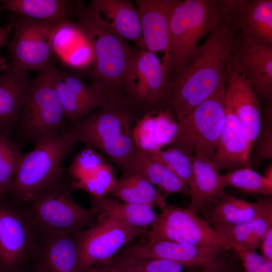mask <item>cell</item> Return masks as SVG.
<instances>
[{
    "mask_svg": "<svg viewBox=\"0 0 272 272\" xmlns=\"http://www.w3.org/2000/svg\"><path fill=\"white\" fill-rule=\"evenodd\" d=\"M220 16L218 25L197 47L182 73L172 80L167 110L176 121L226 88L235 33L231 21Z\"/></svg>",
    "mask_w": 272,
    "mask_h": 272,
    "instance_id": "cell-1",
    "label": "cell"
},
{
    "mask_svg": "<svg viewBox=\"0 0 272 272\" xmlns=\"http://www.w3.org/2000/svg\"><path fill=\"white\" fill-rule=\"evenodd\" d=\"M144 114L125 99H111L66 128L76 143L97 149L123 173L138 150L133 139L134 125Z\"/></svg>",
    "mask_w": 272,
    "mask_h": 272,
    "instance_id": "cell-2",
    "label": "cell"
},
{
    "mask_svg": "<svg viewBox=\"0 0 272 272\" xmlns=\"http://www.w3.org/2000/svg\"><path fill=\"white\" fill-rule=\"evenodd\" d=\"M72 6L78 19L76 25L94 53L93 65L85 74L112 99L124 96L123 79L135 49L108 26L92 1L88 6L81 1H76Z\"/></svg>",
    "mask_w": 272,
    "mask_h": 272,
    "instance_id": "cell-3",
    "label": "cell"
},
{
    "mask_svg": "<svg viewBox=\"0 0 272 272\" xmlns=\"http://www.w3.org/2000/svg\"><path fill=\"white\" fill-rule=\"evenodd\" d=\"M34 149L23 154L8 193L17 201L29 202L60 183L62 162L77 143L66 127L48 132Z\"/></svg>",
    "mask_w": 272,
    "mask_h": 272,
    "instance_id": "cell-4",
    "label": "cell"
},
{
    "mask_svg": "<svg viewBox=\"0 0 272 272\" xmlns=\"http://www.w3.org/2000/svg\"><path fill=\"white\" fill-rule=\"evenodd\" d=\"M218 0H179L170 19L168 51L171 81L181 74L201 38L220 20Z\"/></svg>",
    "mask_w": 272,
    "mask_h": 272,
    "instance_id": "cell-5",
    "label": "cell"
},
{
    "mask_svg": "<svg viewBox=\"0 0 272 272\" xmlns=\"http://www.w3.org/2000/svg\"><path fill=\"white\" fill-rule=\"evenodd\" d=\"M122 87L127 102L144 113L167 110L172 87L168 57L164 56L161 62L155 53L135 49Z\"/></svg>",
    "mask_w": 272,
    "mask_h": 272,
    "instance_id": "cell-6",
    "label": "cell"
},
{
    "mask_svg": "<svg viewBox=\"0 0 272 272\" xmlns=\"http://www.w3.org/2000/svg\"><path fill=\"white\" fill-rule=\"evenodd\" d=\"M226 88L176 120V133L169 147L189 156L213 161L225 119Z\"/></svg>",
    "mask_w": 272,
    "mask_h": 272,
    "instance_id": "cell-7",
    "label": "cell"
},
{
    "mask_svg": "<svg viewBox=\"0 0 272 272\" xmlns=\"http://www.w3.org/2000/svg\"><path fill=\"white\" fill-rule=\"evenodd\" d=\"M57 72L52 61L39 71L23 98L19 116L24 131L36 142L63 126L65 117L56 87Z\"/></svg>",
    "mask_w": 272,
    "mask_h": 272,
    "instance_id": "cell-8",
    "label": "cell"
},
{
    "mask_svg": "<svg viewBox=\"0 0 272 272\" xmlns=\"http://www.w3.org/2000/svg\"><path fill=\"white\" fill-rule=\"evenodd\" d=\"M28 213L37 231L43 234H76L91 225L97 215L77 203L60 183L28 202Z\"/></svg>",
    "mask_w": 272,
    "mask_h": 272,
    "instance_id": "cell-9",
    "label": "cell"
},
{
    "mask_svg": "<svg viewBox=\"0 0 272 272\" xmlns=\"http://www.w3.org/2000/svg\"><path fill=\"white\" fill-rule=\"evenodd\" d=\"M147 231L131 227L108 215H97L87 229L76 234L79 272L107 264L122 248Z\"/></svg>",
    "mask_w": 272,
    "mask_h": 272,
    "instance_id": "cell-10",
    "label": "cell"
},
{
    "mask_svg": "<svg viewBox=\"0 0 272 272\" xmlns=\"http://www.w3.org/2000/svg\"><path fill=\"white\" fill-rule=\"evenodd\" d=\"M10 22L14 29L7 45L11 66L27 72L40 71L53 61L52 41L58 24L17 14Z\"/></svg>",
    "mask_w": 272,
    "mask_h": 272,
    "instance_id": "cell-11",
    "label": "cell"
},
{
    "mask_svg": "<svg viewBox=\"0 0 272 272\" xmlns=\"http://www.w3.org/2000/svg\"><path fill=\"white\" fill-rule=\"evenodd\" d=\"M146 240L181 244L234 247L211 225L187 208L168 205L147 231Z\"/></svg>",
    "mask_w": 272,
    "mask_h": 272,
    "instance_id": "cell-12",
    "label": "cell"
},
{
    "mask_svg": "<svg viewBox=\"0 0 272 272\" xmlns=\"http://www.w3.org/2000/svg\"><path fill=\"white\" fill-rule=\"evenodd\" d=\"M37 230L27 210L0 199V272H16L32 256Z\"/></svg>",
    "mask_w": 272,
    "mask_h": 272,
    "instance_id": "cell-13",
    "label": "cell"
},
{
    "mask_svg": "<svg viewBox=\"0 0 272 272\" xmlns=\"http://www.w3.org/2000/svg\"><path fill=\"white\" fill-rule=\"evenodd\" d=\"M231 65L233 70L250 82L257 96L271 100L272 46L241 33H235Z\"/></svg>",
    "mask_w": 272,
    "mask_h": 272,
    "instance_id": "cell-14",
    "label": "cell"
},
{
    "mask_svg": "<svg viewBox=\"0 0 272 272\" xmlns=\"http://www.w3.org/2000/svg\"><path fill=\"white\" fill-rule=\"evenodd\" d=\"M156 258L199 267L211 272H241L240 259L233 247L186 245L160 241L152 250Z\"/></svg>",
    "mask_w": 272,
    "mask_h": 272,
    "instance_id": "cell-15",
    "label": "cell"
},
{
    "mask_svg": "<svg viewBox=\"0 0 272 272\" xmlns=\"http://www.w3.org/2000/svg\"><path fill=\"white\" fill-rule=\"evenodd\" d=\"M56 87L64 117L76 122L109 102L111 97L101 86L84 82L82 74L57 70Z\"/></svg>",
    "mask_w": 272,
    "mask_h": 272,
    "instance_id": "cell-16",
    "label": "cell"
},
{
    "mask_svg": "<svg viewBox=\"0 0 272 272\" xmlns=\"http://www.w3.org/2000/svg\"><path fill=\"white\" fill-rule=\"evenodd\" d=\"M251 147L244 129L226 101L225 122L213 162L219 171L251 168L250 162Z\"/></svg>",
    "mask_w": 272,
    "mask_h": 272,
    "instance_id": "cell-17",
    "label": "cell"
},
{
    "mask_svg": "<svg viewBox=\"0 0 272 272\" xmlns=\"http://www.w3.org/2000/svg\"><path fill=\"white\" fill-rule=\"evenodd\" d=\"M179 0H134L142 29V49L153 53L168 51L170 22Z\"/></svg>",
    "mask_w": 272,
    "mask_h": 272,
    "instance_id": "cell-18",
    "label": "cell"
},
{
    "mask_svg": "<svg viewBox=\"0 0 272 272\" xmlns=\"http://www.w3.org/2000/svg\"><path fill=\"white\" fill-rule=\"evenodd\" d=\"M256 197V201L250 202L225 193L203 206L199 212L212 226L240 223L272 215L271 199L263 196Z\"/></svg>",
    "mask_w": 272,
    "mask_h": 272,
    "instance_id": "cell-19",
    "label": "cell"
},
{
    "mask_svg": "<svg viewBox=\"0 0 272 272\" xmlns=\"http://www.w3.org/2000/svg\"><path fill=\"white\" fill-rule=\"evenodd\" d=\"M226 101L244 129L252 146L261 127L258 98L250 82L232 69L226 85Z\"/></svg>",
    "mask_w": 272,
    "mask_h": 272,
    "instance_id": "cell-20",
    "label": "cell"
},
{
    "mask_svg": "<svg viewBox=\"0 0 272 272\" xmlns=\"http://www.w3.org/2000/svg\"><path fill=\"white\" fill-rule=\"evenodd\" d=\"M76 234H43V242L32 255L33 264L41 272H79Z\"/></svg>",
    "mask_w": 272,
    "mask_h": 272,
    "instance_id": "cell-21",
    "label": "cell"
},
{
    "mask_svg": "<svg viewBox=\"0 0 272 272\" xmlns=\"http://www.w3.org/2000/svg\"><path fill=\"white\" fill-rule=\"evenodd\" d=\"M231 25L235 33L272 46V1L242 0Z\"/></svg>",
    "mask_w": 272,
    "mask_h": 272,
    "instance_id": "cell-22",
    "label": "cell"
},
{
    "mask_svg": "<svg viewBox=\"0 0 272 272\" xmlns=\"http://www.w3.org/2000/svg\"><path fill=\"white\" fill-rule=\"evenodd\" d=\"M101 18L118 35L142 47V29L137 8L129 0H92Z\"/></svg>",
    "mask_w": 272,
    "mask_h": 272,
    "instance_id": "cell-23",
    "label": "cell"
},
{
    "mask_svg": "<svg viewBox=\"0 0 272 272\" xmlns=\"http://www.w3.org/2000/svg\"><path fill=\"white\" fill-rule=\"evenodd\" d=\"M27 72L9 65L0 75V131L5 130L19 115L25 93L32 83Z\"/></svg>",
    "mask_w": 272,
    "mask_h": 272,
    "instance_id": "cell-24",
    "label": "cell"
},
{
    "mask_svg": "<svg viewBox=\"0 0 272 272\" xmlns=\"http://www.w3.org/2000/svg\"><path fill=\"white\" fill-rule=\"evenodd\" d=\"M194 183L190 193L187 209L196 213L207 203L218 199L225 193L219 170L213 162L191 156Z\"/></svg>",
    "mask_w": 272,
    "mask_h": 272,
    "instance_id": "cell-25",
    "label": "cell"
},
{
    "mask_svg": "<svg viewBox=\"0 0 272 272\" xmlns=\"http://www.w3.org/2000/svg\"><path fill=\"white\" fill-rule=\"evenodd\" d=\"M91 208L96 214H103L115 218L134 228L145 229L151 227L158 215L151 206L120 201L104 196H90Z\"/></svg>",
    "mask_w": 272,
    "mask_h": 272,
    "instance_id": "cell-26",
    "label": "cell"
},
{
    "mask_svg": "<svg viewBox=\"0 0 272 272\" xmlns=\"http://www.w3.org/2000/svg\"><path fill=\"white\" fill-rule=\"evenodd\" d=\"M173 117L168 110L145 113L135 122L133 139L137 149L143 152L161 149L173 140L176 131H168L164 123Z\"/></svg>",
    "mask_w": 272,
    "mask_h": 272,
    "instance_id": "cell-27",
    "label": "cell"
},
{
    "mask_svg": "<svg viewBox=\"0 0 272 272\" xmlns=\"http://www.w3.org/2000/svg\"><path fill=\"white\" fill-rule=\"evenodd\" d=\"M122 202L156 207L162 211L168 205L165 197L141 175L131 171L124 172L117 179L110 193Z\"/></svg>",
    "mask_w": 272,
    "mask_h": 272,
    "instance_id": "cell-28",
    "label": "cell"
},
{
    "mask_svg": "<svg viewBox=\"0 0 272 272\" xmlns=\"http://www.w3.org/2000/svg\"><path fill=\"white\" fill-rule=\"evenodd\" d=\"M128 171L141 175L167 195L174 193L190 194L191 190L189 187L174 173L139 149L125 172Z\"/></svg>",
    "mask_w": 272,
    "mask_h": 272,
    "instance_id": "cell-29",
    "label": "cell"
},
{
    "mask_svg": "<svg viewBox=\"0 0 272 272\" xmlns=\"http://www.w3.org/2000/svg\"><path fill=\"white\" fill-rule=\"evenodd\" d=\"M2 10L30 19L58 24L67 20L65 0H4Z\"/></svg>",
    "mask_w": 272,
    "mask_h": 272,
    "instance_id": "cell-30",
    "label": "cell"
},
{
    "mask_svg": "<svg viewBox=\"0 0 272 272\" xmlns=\"http://www.w3.org/2000/svg\"><path fill=\"white\" fill-rule=\"evenodd\" d=\"M212 226L233 245L255 251L267 231L272 228V215L236 224H218Z\"/></svg>",
    "mask_w": 272,
    "mask_h": 272,
    "instance_id": "cell-31",
    "label": "cell"
},
{
    "mask_svg": "<svg viewBox=\"0 0 272 272\" xmlns=\"http://www.w3.org/2000/svg\"><path fill=\"white\" fill-rule=\"evenodd\" d=\"M114 272H208L202 268L160 258H137L116 254L104 265Z\"/></svg>",
    "mask_w": 272,
    "mask_h": 272,
    "instance_id": "cell-32",
    "label": "cell"
},
{
    "mask_svg": "<svg viewBox=\"0 0 272 272\" xmlns=\"http://www.w3.org/2000/svg\"><path fill=\"white\" fill-rule=\"evenodd\" d=\"M223 185L235 188L254 196L270 197L272 195V181L252 168H243L220 175Z\"/></svg>",
    "mask_w": 272,
    "mask_h": 272,
    "instance_id": "cell-33",
    "label": "cell"
},
{
    "mask_svg": "<svg viewBox=\"0 0 272 272\" xmlns=\"http://www.w3.org/2000/svg\"><path fill=\"white\" fill-rule=\"evenodd\" d=\"M143 152L154 161L168 168L191 190L194 183L191 156L172 147H169L165 150L160 149Z\"/></svg>",
    "mask_w": 272,
    "mask_h": 272,
    "instance_id": "cell-34",
    "label": "cell"
},
{
    "mask_svg": "<svg viewBox=\"0 0 272 272\" xmlns=\"http://www.w3.org/2000/svg\"><path fill=\"white\" fill-rule=\"evenodd\" d=\"M23 154L7 137L0 131V195L9 192L12 181Z\"/></svg>",
    "mask_w": 272,
    "mask_h": 272,
    "instance_id": "cell-35",
    "label": "cell"
},
{
    "mask_svg": "<svg viewBox=\"0 0 272 272\" xmlns=\"http://www.w3.org/2000/svg\"><path fill=\"white\" fill-rule=\"evenodd\" d=\"M251 150L253 154L250 157V162L256 166L263 161L272 159V106L269 103L261 119L259 133L253 143Z\"/></svg>",
    "mask_w": 272,
    "mask_h": 272,
    "instance_id": "cell-36",
    "label": "cell"
},
{
    "mask_svg": "<svg viewBox=\"0 0 272 272\" xmlns=\"http://www.w3.org/2000/svg\"><path fill=\"white\" fill-rule=\"evenodd\" d=\"M104 163L101 155L87 146L74 156L68 168L72 182L93 175Z\"/></svg>",
    "mask_w": 272,
    "mask_h": 272,
    "instance_id": "cell-37",
    "label": "cell"
},
{
    "mask_svg": "<svg viewBox=\"0 0 272 272\" xmlns=\"http://www.w3.org/2000/svg\"><path fill=\"white\" fill-rule=\"evenodd\" d=\"M81 37V32L76 24L67 20L58 24L52 41L53 53L61 58Z\"/></svg>",
    "mask_w": 272,
    "mask_h": 272,
    "instance_id": "cell-38",
    "label": "cell"
},
{
    "mask_svg": "<svg viewBox=\"0 0 272 272\" xmlns=\"http://www.w3.org/2000/svg\"><path fill=\"white\" fill-rule=\"evenodd\" d=\"M61 59L71 69L87 72L93 65L94 56L91 46L82 35L81 39Z\"/></svg>",
    "mask_w": 272,
    "mask_h": 272,
    "instance_id": "cell-39",
    "label": "cell"
},
{
    "mask_svg": "<svg viewBox=\"0 0 272 272\" xmlns=\"http://www.w3.org/2000/svg\"><path fill=\"white\" fill-rule=\"evenodd\" d=\"M238 253L243 272H272V261L255 251L235 245L233 247Z\"/></svg>",
    "mask_w": 272,
    "mask_h": 272,
    "instance_id": "cell-40",
    "label": "cell"
},
{
    "mask_svg": "<svg viewBox=\"0 0 272 272\" xmlns=\"http://www.w3.org/2000/svg\"><path fill=\"white\" fill-rule=\"evenodd\" d=\"M94 176L107 195L111 192L117 179L111 165L104 162L94 174Z\"/></svg>",
    "mask_w": 272,
    "mask_h": 272,
    "instance_id": "cell-41",
    "label": "cell"
},
{
    "mask_svg": "<svg viewBox=\"0 0 272 272\" xmlns=\"http://www.w3.org/2000/svg\"><path fill=\"white\" fill-rule=\"evenodd\" d=\"M12 30L13 24L10 21L6 26L0 27V51L2 48L7 46ZM8 66L6 59L0 55V73L5 71Z\"/></svg>",
    "mask_w": 272,
    "mask_h": 272,
    "instance_id": "cell-42",
    "label": "cell"
},
{
    "mask_svg": "<svg viewBox=\"0 0 272 272\" xmlns=\"http://www.w3.org/2000/svg\"><path fill=\"white\" fill-rule=\"evenodd\" d=\"M259 247L262 255L272 261V228L269 229L264 235Z\"/></svg>",
    "mask_w": 272,
    "mask_h": 272,
    "instance_id": "cell-43",
    "label": "cell"
},
{
    "mask_svg": "<svg viewBox=\"0 0 272 272\" xmlns=\"http://www.w3.org/2000/svg\"><path fill=\"white\" fill-rule=\"evenodd\" d=\"M87 271L89 272H114L105 266L93 267Z\"/></svg>",
    "mask_w": 272,
    "mask_h": 272,
    "instance_id": "cell-44",
    "label": "cell"
},
{
    "mask_svg": "<svg viewBox=\"0 0 272 272\" xmlns=\"http://www.w3.org/2000/svg\"><path fill=\"white\" fill-rule=\"evenodd\" d=\"M16 272H41L33 264L30 267L26 268L24 265L20 267Z\"/></svg>",
    "mask_w": 272,
    "mask_h": 272,
    "instance_id": "cell-45",
    "label": "cell"
},
{
    "mask_svg": "<svg viewBox=\"0 0 272 272\" xmlns=\"http://www.w3.org/2000/svg\"><path fill=\"white\" fill-rule=\"evenodd\" d=\"M267 179L272 181V165L271 164L267 167L266 170L265 175H263Z\"/></svg>",
    "mask_w": 272,
    "mask_h": 272,
    "instance_id": "cell-46",
    "label": "cell"
},
{
    "mask_svg": "<svg viewBox=\"0 0 272 272\" xmlns=\"http://www.w3.org/2000/svg\"><path fill=\"white\" fill-rule=\"evenodd\" d=\"M86 272H89L88 271H87Z\"/></svg>",
    "mask_w": 272,
    "mask_h": 272,
    "instance_id": "cell-47",
    "label": "cell"
},
{
    "mask_svg": "<svg viewBox=\"0 0 272 272\" xmlns=\"http://www.w3.org/2000/svg\"><path fill=\"white\" fill-rule=\"evenodd\" d=\"M241 272H243V270L242 271H241Z\"/></svg>",
    "mask_w": 272,
    "mask_h": 272,
    "instance_id": "cell-48",
    "label": "cell"
}]
</instances>
